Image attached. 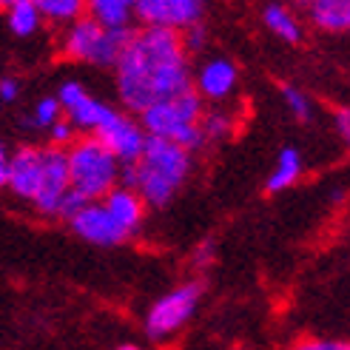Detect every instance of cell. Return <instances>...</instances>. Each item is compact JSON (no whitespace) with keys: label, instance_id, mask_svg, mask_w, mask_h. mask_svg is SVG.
<instances>
[{"label":"cell","instance_id":"obj_16","mask_svg":"<svg viewBox=\"0 0 350 350\" xmlns=\"http://www.w3.org/2000/svg\"><path fill=\"white\" fill-rule=\"evenodd\" d=\"M308 21L319 31L345 34L350 29V3L347 0H313L308 6Z\"/></svg>","mask_w":350,"mask_h":350},{"label":"cell","instance_id":"obj_8","mask_svg":"<svg viewBox=\"0 0 350 350\" xmlns=\"http://www.w3.org/2000/svg\"><path fill=\"white\" fill-rule=\"evenodd\" d=\"M94 139L111 151V157L120 165H134L139 160V154H143L148 137L143 126L137 122V117L126 111H114V117L94 134Z\"/></svg>","mask_w":350,"mask_h":350},{"label":"cell","instance_id":"obj_23","mask_svg":"<svg viewBox=\"0 0 350 350\" xmlns=\"http://www.w3.org/2000/svg\"><path fill=\"white\" fill-rule=\"evenodd\" d=\"M282 100H285L288 111H291L296 120H299V122H310V120H313V100L299 89V85L285 83V85H282Z\"/></svg>","mask_w":350,"mask_h":350},{"label":"cell","instance_id":"obj_32","mask_svg":"<svg viewBox=\"0 0 350 350\" xmlns=\"http://www.w3.org/2000/svg\"><path fill=\"white\" fill-rule=\"evenodd\" d=\"M6 163H9V151L0 139V188H6Z\"/></svg>","mask_w":350,"mask_h":350},{"label":"cell","instance_id":"obj_30","mask_svg":"<svg viewBox=\"0 0 350 350\" xmlns=\"http://www.w3.org/2000/svg\"><path fill=\"white\" fill-rule=\"evenodd\" d=\"M21 97V83L14 77H0V103H14Z\"/></svg>","mask_w":350,"mask_h":350},{"label":"cell","instance_id":"obj_22","mask_svg":"<svg viewBox=\"0 0 350 350\" xmlns=\"http://www.w3.org/2000/svg\"><path fill=\"white\" fill-rule=\"evenodd\" d=\"M57 120H63V109H60V103L55 100V97H43V100H38V106H34V111H31V117L23 122V126H29V129H43V131H49L51 126H55Z\"/></svg>","mask_w":350,"mask_h":350},{"label":"cell","instance_id":"obj_13","mask_svg":"<svg viewBox=\"0 0 350 350\" xmlns=\"http://www.w3.org/2000/svg\"><path fill=\"white\" fill-rule=\"evenodd\" d=\"M100 202H103V208H106L109 217L117 222V228L126 234V237H134L139 228H143L148 208H146L143 200H139V194H134L131 188L117 185Z\"/></svg>","mask_w":350,"mask_h":350},{"label":"cell","instance_id":"obj_7","mask_svg":"<svg viewBox=\"0 0 350 350\" xmlns=\"http://www.w3.org/2000/svg\"><path fill=\"white\" fill-rule=\"evenodd\" d=\"M205 3L200 0H137L134 17L146 29H168L183 34L185 29L202 23Z\"/></svg>","mask_w":350,"mask_h":350},{"label":"cell","instance_id":"obj_6","mask_svg":"<svg viewBox=\"0 0 350 350\" xmlns=\"http://www.w3.org/2000/svg\"><path fill=\"white\" fill-rule=\"evenodd\" d=\"M202 293H205V285L200 279H191V282H183L180 288L160 296L146 313V336L154 342H165L174 334H180L197 313Z\"/></svg>","mask_w":350,"mask_h":350},{"label":"cell","instance_id":"obj_15","mask_svg":"<svg viewBox=\"0 0 350 350\" xmlns=\"http://www.w3.org/2000/svg\"><path fill=\"white\" fill-rule=\"evenodd\" d=\"M85 14L106 31H129L134 29V3L131 0H92L85 3Z\"/></svg>","mask_w":350,"mask_h":350},{"label":"cell","instance_id":"obj_25","mask_svg":"<svg viewBox=\"0 0 350 350\" xmlns=\"http://www.w3.org/2000/svg\"><path fill=\"white\" fill-rule=\"evenodd\" d=\"M180 43H183L185 55H200V51L205 49V43H208V29H205L202 23L185 29V31L180 34Z\"/></svg>","mask_w":350,"mask_h":350},{"label":"cell","instance_id":"obj_4","mask_svg":"<svg viewBox=\"0 0 350 350\" xmlns=\"http://www.w3.org/2000/svg\"><path fill=\"white\" fill-rule=\"evenodd\" d=\"M68 185L85 202H100L120 183V163L94 137H80L66 148Z\"/></svg>","mask_w":350,"mask_h":350},{"label":"cell","instance_id":"obj_5","mask_svg":"<svg viewBox=\"0 0 350 350\" xmlns=\"http://www.w3.org/2000/svg\"><path fill=\"white\" fill-rule=\"evenodd\" d=\"M134 29L129 31H106L100 29L89 14H80L75 23H68L63 29V38H60V51L66 60H75V63H92L100 68H114L122 49L131 40Z\"/></svg>","mask_w":350,"mask_h":350},{"label":"cell","instance_id":"obj_9","mask_svg":"<svg viewBox=\"0 0 350 350\" xmlns=\"http://www.w3.org/2000/svg\"><path fill=\"white\" fill-rule=\"evenodd\" d=\"M40 177H43V148L21 146L14 154H9L6 188L14 197L34 202V197H38V191H40Z\"/></svg>","mask_w":350,"mask_h":350},{"label":"cell","instance_id":"obj_20","mask_svg":"<svg viewBox=\"0 0 350 350\" xmlns=\"http://www.w3.org/2000/svg\"><path fill=\"white\" fill-rule=\"evenodd\" d=\"M34 3H38V12H40L43 21H51L57 26L75 23L85 9L83 0H34Z\"/></svg>","mask_w":350,"mask_h":350},{"label":"cell","instance_id":"obj_18","mask_svg":"<svg viewBox=\"0 0 350 350\" xmlns=\"http://www.w3.org/2000/svg\"><path fill=\"white\" fill-rule=\"evenodd\" d=\"M262 23L268 26V31H273L276 38L285 40V43H299L302 34H305L299 17L282 3H268L265 9H262Z\"/></svg>","mask_w":350,"mask_h":350},{"label":"cell","instance_id":"obj_21","mask_svg":"<svg viewBox=\"0 0 350 350\" xmlns=\"http://www.w3.org/2000/svg\"><path fill=\"white\" fill-rule=\"evenodd\" d=\"M231 114L228 111H219V109H211V111H202L200 117V134L205 143H217V139H225L231 134Z\"/></svg>","mask_w":350,"mask_h":350},{"label":"cell","instance_id":"obj_31","mask_svg":"<svg viewBox=\"0 0 350 350\" xmlns=\"http://www.w3.org/2000/svg\"><path fill=\"white\" fill-rule=\"evenodd\" d=\"M334 120H336V131H339V137H342V139H350V109H347V106L339 109Z\"/></svg>","mask_w":350,"mask_h":350},{"label":"cell","instance_id":"obj_10","mask_svg":"<svg viewBox=\"0 0 350 350\" xmlns=\"http://www.w3.org/2000/svg\"><path fill=\"white\" fill-rule=\"evenodd\" d=\"M72 188L68 185V163L63 148H43V177H40V191L34 197V208L46 217H55L57 202L63 194Z\"/></svg>","mask_w":350,"mask_h":350},{"label":"cell","instance_id":"obj_17","mask_svg":"<svg viewBox=\"0 0 350 350\" xmlns=\"http://www.w3.org/2000/svg\"><path fill=\"white\" fill-rule=\"evenodd\" d=\"M302 171H305V163H302L299 148L285 146L282 151H279V157H276V165H273V171H271V177L265 180V191H268V194L288 191L291 185L299 183Z\"/></svg>","mask_w":350,"mask_h":350},{"label":"cell","instance_id":"obj_27","mask_svg":"<svg viewBox=\"0 0 350 350\" xmlns=\"http://www.w3.org/2000/svg\"><path fill=\"white\" fill-rule=\"evenodd\" d=\"M85 205H89V202H85L80 194H77V191H72V188H68L66 191V194H63V200L57 202V211H55V217H60V219H75L80 211H83V208Z\"/></svg>","mask_w":350,"mask_h":350},{"label":"cell","instance_id":"obj_29","mask_svg":"<svg viewBox=\"0 0 350 350\" xmlns=\"http://www.w3.org/2000/svg\"><path fill=\"white\" fill-rule=\"evenodd\" d=\"M214 256H217V242L211 239V237H205L197 248H194V254H191V259H194V265L197 268H208L214 262Z\"/></svg>","mask_w":350,"mask_h":350},{"label":"cell","instance_id":"obj_24","mask_svg":"<svg viewBox=\"0 0 350 350\" xmlns=\"http://www.w3.org/2000/svg\"><path fill=\"white\" fill-rule=\"evenodd\" d=\"M46 134H49V148H63V151H66V148L77 139V131H75L72 126H68L66 117H63V120H57L55 126H51Z\"/></svg>","mask_w":350,"mask_h":350},{"label":"cell","instance_id":"obj_1","mask_svg":"<svg viewBox=\"0 0 350 350\" xmlns=\"http://www.w3.org/2000/svg\"><path fill=\"white\" fill-rule=\"evenodd\" d=\"M117 97L131 114H143L151 103L191 92L194 72L188 66L180 34L168 29H134L114 66Z\"/></svg>","mask_w":350,"mask_h":350},{"label":"cell","instance_id":"obj_14","mask_svg":"<svg viewBox=\"0 0 350 350\" xmlns=\"http://www.w3.org/2000/svg\"><path fill=\"white\" fill-rule=\"evenodd\" d=\"M114 111H117V109L109 106L106 100L85 94L75 109L66 111V122H68V126H72L75 131H83L85 137H94V134L114 117Z\"/></svg>","mask_w":350,"mask_h":350},{"label":"cell","instance_id":"obj_26","mask_svg":"<svg viewBox=\"0 0 350 350\" xmlns=\"http://www.w3.org/2000/svg\"><path fill=\"white\" fill-rule=\"evenodd\" d=\"M85 94H89V92L83 89V83H77V80H66V83L60 85V92L55 94V100L60 103V109H63V114H66L68 109H75Z\"/></svg>","mask_w":350,"mask_h":350},{"label":"cell","instance_id":"obj_19","mask_svg":"<svg viewBox=\"0 0 350 350\" xmlns=\"http://www.w3.org/2000/svg\"><path fill=\"white\" fill-rule=\"evenodd\" d=\"M6 23L14 38H31L40 31L43 17L34 0H12V3H6Z\"/></svg>","mask_w":350,"mask_h":350},{"label":"cell","instance_id":"obj_3","mask_svg":"<svg viewBox=\"0 0 350 350\" xmlns=\"http://www.w3.org/2000/svg\"><path fill=\"white\" fill-rule=\"evenodd\" d=\"M205 111V103L200 100V94L191 89L185 94L168 97L160 103H151V106L139 114V126H143L146 137H157V139H168V143L180 146L183 151L194 154L205 146V139L200 134V117Z\"/></svg>","mask_w":350,"mask_h":350},{"label":"cell","instance_id":"obj_12","mask_svg":"<svg viewBox=\"0 0 350 350\" xmlns=\"http://www.w3.org/2000/svg\"><path fill=\"white\" fill-rule=\"evenodd\" d=\"M68 225H72V231L83 242L100 245V248H114V245L129 239L117 228V222L109 217V211L103 208V202H89L75 219H68Z\"/></svg>","mask_w":350,"mask_h":350},{"label":"cell","instance_id":"obj_11","mask_svg":"<svg viewBox=\"0 0 350 350\" xmlns=\"http://www.w3.org/2000/svg\"><path fill=\"white\" fill-rule=\"evenodd\" d=\"M237 83H239V68L234 60L228 57H214V60H205L200 68H197V75L194 80H191V89H194L200 94V100H225V97H231L234 89H237Z\"/></svg>","mask_w":350,"mask_h":350},{"label":"cell","instance_id":"obj_28","mask_svg":"<svg viewBox=\"0 0 350 350\" xmlns=\"http://www.w3.org/2000/svg\"><path fill=\"white\" fill-rule=\"evenodd\" d=\"M288 350H350L345 339H299Z\"/></svg>","mask_w":350,"mask_h":350},{"label":"cell","instance_id":"obj_2","mask_svg":"<svg viewBox=\"0 0 350 350\" xmlns=\"http://www.w3.org/2000/svg\"><path fill=\"white\" fill-rule=\"evenodd\" d=\"M191 168H194V154L183 151L168 139L148 137L139 160L134 165H120L117 185L139 194L146 208H165L188 180Z\"/></svg>","mask_w":350,"mask_h":350},{"label":"cell","instance_id":"obj_33","mask_svg":"<svg viewBox=\"0 0 350 350\" xmlns=\"http://www.w3.org/2000/svg\"><path fill=\"white\" fill-rule=\"evenodd\" d=\"M117 350H139V347H137V345H120Z\"/></svg>","mask_w":350,"mask_h":350}]
</instances>
